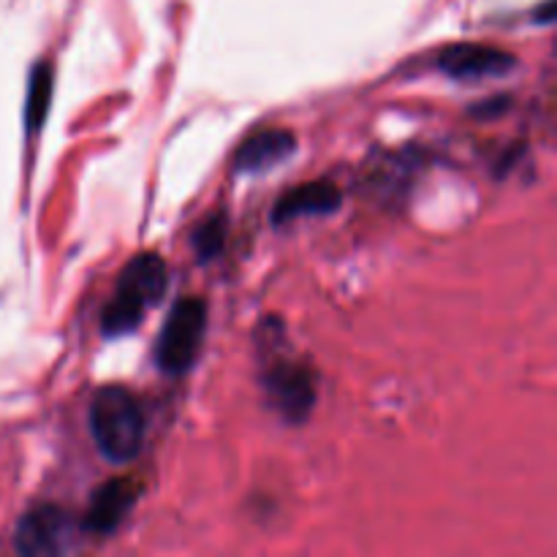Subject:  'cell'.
<instances>
[{
	"instance_id": "obj_1",
	"label": "cell",
	"mask_w": 557,
	"mask_h": 557,
	"mask_svg": "<svg viewBox=\"0 0 557 557\" xmlns=\"http://www.w3.org/2000/svg\"><path fill=\"white\" fill-rule=\"evenodd\" d=\"M166 264L158 253H139L123 267L114 286L112 299L103 308L101 326L103 335H128L139 326L147 310L156 308L161 302L163 292H166Z\"/></svg>"
},
{
	"instance_id": "obj_2",
	"label": "cell",
	"mask_w": 557,
	"mask_h": 557,
	"mask_svg": "<svg viewBox=\"0 0 557 557\" xmlns=\"http://www.w3.org/2000/svg\"><path fill=\"white\" fill-rule=\"evenodd\" d=\"M90 433L98 451L114 466L136 460L145 444V417L123 386H103L92 395L90 403Z\"/></svg>"
},
{
	"instance_id": "obj_3",
	"label": "cell",
	"mask_w": 557,
	"mask_h": 557,
	"mask_svg": "<svg viewBox=\"0 0 557 557\" xmlns=\"http://www.w3.org/2000/svg\"><path fill=\"white\" fill-rule=\"evenodd\" d=\"M207 332V302L199 297H185L169 313L156 346V362L163 373L183 375L194 368L196 354Z\"/></svg>"
},
{
	"instance_id": "obj_4",
	"label": "cell",
	"mask_w": 557,
	"mask_h": 557,
	"mask_svg": "<svg viewBox=\"0 0 557 557\" xmlns=\"http://www.w3.org/2000/svg\"><path fill=\"white\" fill-rule=\"evenodd\" d=\"M76 525L60 506L41 504L27 511L14 531L16 553L25 557H54L74 547Z\"/></svg>"
},
{
	"instance_id": "obj_5",
	"label": "cell",
	"mask_w": 557,
	"mask_h": 557,
	"mask_svg": "<svg viewBox=\"0 0 557 557\" xmlns=\"http://www.w3.org/2000/svg\"><path fill=\"white\" fill-rule=\"evenodd\" d=\"M264 389L270 395L272 406L288 419V422H302L315 403V381L308 368L297 362L272 364L264 375Z\"/></svg>"
},
{
	"instance_id": "obj_6",
	"label": "cell",
	"mask_w": 557,
	"mask_h": 557,
	"mask_svg": "<svg viewBox=\"0 0 557 557\" xmlns=\"http://www.w3.org/2000/svg\"><path fill=\"white\" fill-rule=\"evenodd\" d=\"M438 69L451 79L476 82L509 74L517 69V58L487 44H455L438 54Z\"/></svg>"
},
{
	"instance_id": "obj_7",
	"label": "cell",
	"mask_w": 557,
	"mask_h": 557,
	"mask_svg": "<svg viewBox=\"0 0 557 557\" xmlns=\"http://www.w3.org/2000/svg\"><path fill=\"white\" fill-rule=\"evenodd\" d=\"M141 495V484L134 476H117L109 479L107 484L92 493L90 509H87V531L92 533H112L117 531L120 522L128 517L136 500Z\"/></svg>"
},
{
	"instance_id": "obj_8",
	"label": "cell",
	"mask_w": 557,
	"mask_h": 557,
	"mask_svg": "<svg viewBox=\"0 0 557 557\" xmlns=\"http://www.w3.org/2000/svg\"><path fill=\"white\" fill-rule=\"evenodd\" d=\"M341 188L335 183H330V180L302 183L297 188L286 190L275 201V207H272V223L275 226H286V223L305 215H326V212H335L341 207Z\"/></svg>"
},
{
	"instance_id": "obj_9",
	"label": "cell",
	"mask_w": 557,
	"mask_h": 557,
	"mask_svg": "<svg viewBox=\"0 0 557 557\" xmlns=\"http://www.w3.org/2000/svg\"><path fill=\"white\" fill-rule=\"evenodd\" d=\"M297 150V139L286 128H261L243 141L234 152V172L256 174L277 166Z\"/></svg>"
},
{
	"instance_id": "obj_10",
	"label": "cell",
	"mask_w": 557,
	"mask_h": 557,
	"mask_svg": "<svg viewBox=\"0 0 557 557\" xmlns=\"http://www.w3.org/2000/svg\"><path fill=\"white\" fill-rule=\"evenodd\" d=\"M49 98H52V71H49L47 63L38 65L33 71L30 79V92H27V128L38 131L41 128L44 117H47Z\"/></svg>"
},
{
	"instance_id": "obj_11",
	"label": "cell",
	"mask_w": 557,
	"mask_h": 557,
	"mask_svg": "<svg viewBox=\"0 0 557 557\" xmlns=\"http://www.w3.org/2000/svg\"><path fill=\"white\" fill-rule=\"evenodd\" d=\"M223 243H226V221H223V215L210 218V221H205L199 228H196L194 248L201 261L215 259V256L221 253Z\"/></svg>"
}]
</instances>
